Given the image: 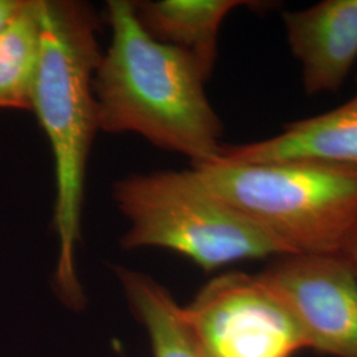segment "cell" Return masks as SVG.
Segmentation results:
<instances>
[{"label":"cell","mask_w":357,"mask_h":357,"mask_svg":"<svg viewBox=\"0 0 357 357\" xmlns=\"http://www.w3.org/2000/svg\"><path fill=\"white\" fill-rule=\"evenodd\" d=\"M41 43L32 89V107L51 144L56 202L53 225L57 262L53 287L73 311L86 306L77 274L85 176L98 128L94 75L102 53L91 7L73 0H40Z\"/></svg>","instance_id":"cell-1"},{"label":"cell","mask_w":357,"mask_h":357,"mask_svg":"<svg viewBox=\"0 0 357 357\" xmlns=\"http://www.w3.org/2000/svg\"><path fill=\"white\" fill-rule=\"evenodd\" d=\"M40 43V0H26L0 32V109L31 112Z\"/></svg>","instance_id":"cell-11"},{"label":"cell","mask_w":357,"mask_h":357,"mask_svg":"<svg viewBox=\"0 0 357 357\" xmlns=\"http://www.w3.org/2000/svg\"><path fill=\"white\" fill-rule=\"evenodd\" d=\"M138 22L156 41L188 53L211 77L218 35L233 10L250 4L243 0H151L132 1Z\"/></svg>","instance_id":"cell-9"},{"label":"cell","mask_w":357,"mask_h":357,"mask_svg":"<svg viewBox=\"0 0 357 357\" xmlns=\"http://www.w3.org/2000/svg\"><path fill=\"white\" fill-rule=\"evenodd\" d=\"M112 40L94 75L98 128L132 132L153 146L190 158L192 167L217 158L222 123L205 94L209 77L185 52L151 38L134 3L106 7Z\"/></svg>","instance_id":"cell-2"},{"label":"cell","mask_w":357,"mask_h":357,"mask_svg":"<svg viewBox=\"0 0 357 357\" xmlns=\"http://www.w3.org/2000/svg\"><path fill=\"white\" fill-rule=\"evenodd\" d=\"M205 185L293 255L342 253L357 224V168L286 159L192 167Z\"/></svg>","instance_id":"cell-3"},{"label":"cell","mask_w":357,"mask_h":357,"mask_svg":"<svg viewBox=\"0 0 357 357\" xmlns=\"http://www.w3.org/2000/svg\"><path fill=\"white\" fill-rule=\"evenodd\" d=\"M113 195L128 222L121 238L126 250L166 249L205 273L243 261L293 255L211 191L193 169L131 175L115 184Z\"/></svg>","instance_id":"cell-4"},{"label":"cell","mask_w":357,"mask_h":357,"mask_svg":"<svg viewBox=\"0 0 357 357\" xmlns=\"http://www.w3.org/2000/svg\"><path fill=\"white\" fill-rule=\"evenodd\" d=\"M282 20L307 94L340 89L357 63V0H323Z\"/></svg>","instance_id":"cell-7"},{"label":"cell","mask_w":357,"mask_h":357,"mask_svg":"<svg viewBox=\"0 0 357 357\" xmlns=\"http://www.w3.org/2000/svg\"><path fill=\"white\" fill-rule=\"evenodd\" d=\"M217 158L237 163L305 159L357 168V75L356 91L343 105L286 123L268 139L222 144Z\"/></svg>","instance_id":"cell-8"},{"label":"cell","mask_w":357,"mask_h":357,"mask_svg":"<svg viewBox=\"0 0 357 357\" xmlns=\"http://www.w3.org/2000/svg\"><path fill=\"white\" fill-rule=\"evenodd\" d=\"M342 255L347 258V261L354 268L357 277V224L352 231L349 233L348 238L345 240L344 246L342 249Z\"/></svg>","instance_id":"cell-13"},{"label":"cell","mask_w":357,"mask_h":357,"mask_svg":"<svg viewBox=\"0 0 357 357\" xmlns=\"http://www.w3.org/2000/svg\"><path fill=\"white\" fill-rule=\"evenodd\" d=\"M26 0H0V32L11 23Z\"/></svg>","instance_id":"cell-12"},{"label":"cell","mask_w":357,"mask_h":357,"mask_svg":"<svg viewBox=\"0 0 357 357\" xmlns=\"http://www.w3.org/2000/svg\"><path fill=\"white\" fill-rule=\"evenodd\" d=\"M115 273L132 315L147 332L153 357H204L181 318V305L163 284L137 270Z\"/></svg>","instance_id":"cell-10"},{"label":"cell","mask_w":357,"mask_h":357,"mask_svg":"<svg viewBox=\"0 0 357 357\" xmlns=\"http://www.w3.org/2000/svg\"><path fill=\"white\" fill-rule=\"evenodd\" d=\"M181 318L204 357H295L308 349L291 310L259 273L217 275L181 306Z\"/></svg>","instance_id":"cell-5"},{"label":"cell","mask_w":357,"mask_h":357,"mask_svg":"<svg viewBox=\"0 0 357 357\" xmlns=\"http://www.w3.org/2000/svg\"><path fill=\"white\" fill-rule=\"evenodd\" d=\"M259 274L291 310L308 349L357 357V277L344 255H282Z\"/></svg>","instance_id":"cell-6"}]
</instances>
